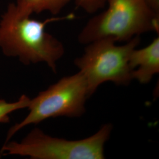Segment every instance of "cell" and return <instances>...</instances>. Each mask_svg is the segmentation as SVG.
<instances>
[{
	"instance_id": "6da1fadb",
	"label": "cell",
	"mask_w": 159,
	"mask_h": 159,
	"mask_svg": "<svg viewBox=\"0 0 159 159\" xmlns=\"http://www.w3.org/2000/svg\"><path fill=\"white\" fill-rule=\"evenodd\" d=\"M73 18L72 14L39 21L20 14L15 3H10L0 19V49L4 56L17 58L24 65L44 63L56 73L57 61L65 50L60 41L46 32V25Z\"/></svg>"
},
{
	"instance_id": "7a4b0ae2",
	"label": "cell",
	"mask_w": 159,
	"mask_h": 159,
	"mask_svg": "<svg viewBox=\"0 0 159 159\" xmlns=\"http://www.w3.org/2000/svg\"><path fill=\"white\" fill-rule=\"evenodd\" d=\"M106 5L82 29L78 36L80 44L102 39L127 42L150 31L159 34V13L146 0H107Z\"/></svg>"
},
{
	"instance_id": "3957f363",
	"label": "cell",
	"mask_w": 159,
	"mask_h": 159,
	"mask_svg": "<svg viewBox=\"0 0 159 159\" xmlns=\"http://www.w3.org/2000/svg\"><path fill=\"white\" fill-rule=\"evenodd\" d=\"M113 125H102L91 136L79 140H68L50 136L39 128H34L20 142L4 143L0 156L17 155L33 159H103L104 148Z\"/></svg>"
},
{
	"instance_id": "277c9868",
	"label": "cell",
	"mask_w": 159,
	"mask_h": 159,
	"mask_svg": "<svg viewBox=\"0 0 159 159\" xmlns=\"http://www.w3.org/2000/svg\"><path fill=\"white\" fill-rule=\"evenodd\" d=\"M89 97L87 81L81 71L63 77L31 99L28 115L9 129L5 143L27 125H37L50 118L81 116L85 113Z\"/></svg>"
},
{
	"instance_id": "5b68a950",
	"label": "cell",
	"mask_w": 159,
	"mask_h": 159,
	"mask_svg": "<svg viewBox=\"0 0 159 159\" xmlns=\"http://www.w3.org/2000/svg\"><path fill=\"white\" fill-rule=\"evenodd\" d=\"M140 41L137 36L123 45H117L115 41L107 39L87 44L83 54L75 58L74 64L85 77L89 97L104 83L110 81L118 85L130 83L133 79L129 58Z\"/></svg>"
},
{
	"instance_id": "8992f818",
	"label": "cell",
	"mask_w": 159,
	"mask_h": 159,
	"mask_svg": "<svg viewBox=\"0 0 159 159\" xmlns=\"http://www.w3.org/2000/svg\"><path fill=\"white\" fill-rule=\"evenodd\" d=\"M129 66L132 79L141 84L148 83L159 73V37L155 38L148 46L134 48L131 52Z\"/></svg>"
},
{
	"instance_id": "52a82bcc",
	"label": "cell",
	"mask_w": 159,
	"mask_h": 159,
	"mask_svg": "<svg viewBox=\"0 0 159 159\" xmlns=\"http://www.w3.org/2000/svg\"><path fill=\"white\" fill-rule=\"evenodd\" d=\"M70 0H17V11L24 16L48 11L53 15L60 13Z\"/></svg>"
},
{
	"instance_id": "ba28073f",
	"label": "cell",
	"mask_w": 159,
	"mask_h": 159,
	"mask_svg": "<svg viewBox=\"0 0 159 159\" xmlns=\"http://www.w3.org/2000/svg\"><path fill=\"white\" fill-rule=\"evenodd\" d=\"M31 98L23 94L14 102H7L6 100L0 99V125L10 122V115L17 110L28 108Z\"/></svg>"
},
{
	"instance_id": "9c48e42d",
	"label": "cell",
	"mask_w": 159,
	"mask_h": 159,
	"mask_svg": "<svg viewBox=\"0 0 159 159\" xmlns=\"http://www.w3.org/2000/svg\"><path fill=\"white\" fill-rule=\"evenodd\" d=\"M107 0H75L76 5L85 12L93 14L102 9Z\"/></svg>"
},
{
	"instance_id": "30bf717a",
	"label": "cell",
	"mask_w": 159,
	"mask_h": 159,
	"mask_svg": "<svg viewBox=\"0 0 159 159\" xmlns=\"http://www.w3.org/2000/svg\"><path fill=\"white\" fill-rule=\"evenodd\" d=\"M155 11L159 13V0H146Z\"/></svg>"
}]
</instances>
